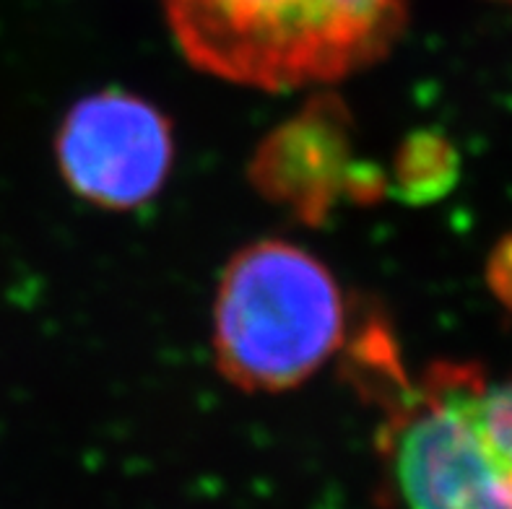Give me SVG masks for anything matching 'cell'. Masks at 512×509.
I'll return each mask as SVG.
<instances>
[{"label": "cell", "instance_id": "cell-1", "mask_svg": "<svg viewBox=\"0 0 512 509\" xmlns=\"http://www.w3.org/2000/svg\"><path fill=\"white\" fill-rule=\"evenodd\" d=\"M182 55L260 91L331 84L383 58L409 0H162Z\"/></svg>", "mask_w": 512, "mask_h": 509}, {"label": "cell", "instance_id": "cell-2", "mask_svg": "<svg viewBox=\"0 0 512 509\" xmlns=\"http://www.w3.org/2000/svg\"><path fill=\"white\" fill-rule=\"evenodd\" d=\"M346 336V304L312 252L263 239L229 260L214 302L219 372L245 393H286L331 361Z\"/></svg>", "mask_w": 512, "mask_h": 509}, {"label": "cell", "instance_id": "cell-3", "mask_svg": "<svg viewBox=\"0 0 512 509\" xmlns=\"http://www.w3.org/2000/svg\"><path fill=\"white\" fill-rule=\"evenodd\" d=\"M380 429L383 486L393 509H512V481L471 416L476 367L435 364L411 382L390 351Z\"/></svg>", "mask_w": 512, "mask_h": 509}, {"label": "cell", "instance_id": "cell-4", "mask_svg": "<svg viewBox=\"0 0 512 509\" xmlns=\"http://www.w3.org/2000/svg\"><path fill=\"white\" fill-rule=\"evenodd\" d=\"M55 156L78 198L110 211L149 203L167 182L175 138L162 110L130 91L84 97L60 123Z\"/></svg>", "mask_w": 512, "mask_h": 509}, {"label": "cell", "instance_id": "cell-5", "mask_svg": "<svg viewBox=\"0 0 512 509\" xmlns=\"http://www.w3.org/2000/svg\"><path fill=\"white\" fill-rule=\"evenodd\" d=\"M344 112L331 99L312 102L292 123L281 125L253 159V182L263 195L318 224L336 198L375 195L377 174H362L349 162Z\"/></svg>", "mask_w": 512, "mask_h": 509}, {"label": "cell", "instance_id": "cell-6", "mask_svg": "<svg viewBox=\"0 0 512 509\" xmlns=\"http://www.w3.org/2000/svg\"><path fill=\"white\" fill-rule=\"evenodd\" d=\"M468 406L484 445L512 481V377L489 382L476 367L468 390Z\"/></svg>", "mask_w": 512, "mask_h": 509}, {"label": "cell", "instance_id": "cell-7", "mask_svg": "<svg viewBox=\"0 0 512 509\" xmlns=\"http://www.w3.org/2000/svg\"><path fill=\"white\" fill-rule=\"evenodd\" d=\"M500 3H507V6H512V0H500Z\"/></svg>", "mask_w": 512, "mask_h": 509}]
</instances>
